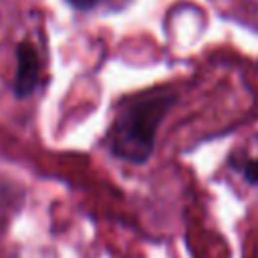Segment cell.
<instances>
[{"mask_svg": "<svg viewBox=\"0 0 258 258\" xmlns=\"http://www.w3.org/2000/svg\"><path fill=\"white\" fill-rule=\"evenodd\" d=\"M171 103L173 97L169 95H149L127 105L111 125L107 135L109 149L131 163L147 161L155 147L157 129Z\"/></svg>", "mask_w": 258, "mask_h": 258, "instance_id": "cell-1", "label": "cell"}, {"mask_svg": "<svg viewBox=\"0 0 258 258\" xmlns=\"http://www.w3.org/2000/svg\"><path fill=\"white\" fill-rule=\"evenodd\" d=\"M18 67L14 77V93L18 97H28L34 93L40 81V67H38V54L30 42H20L16 48Z\"/></svg>", "mask_w": 258, "mask_h": 258, "instance_id": "cell-2", "label": "cell"}, {"mask_svg": "<svg viewBox=\"0 0 258 258\" xmlns=\"http://www.w3.org/2000/svg\"><path fill=\"white\" fill-rule=\"evenodd\" d=\"M242 175L244 179L250 183V185H256L258 183V159H248L244 165H242Z\"/></svg>", "mask_w": 258, "mask_h": 258, "instance_id": "cell-3", "label": "cell"}, {"mask_svg": "<svg viewBox=\"0 0 258 258\" xmlns=\"http://www.w3.org/2000/svg\"><path fill=\"white\" fill-rule=\"evenodd\" d=\"M67 2L77 10H91L93 6H97L99 0H67Z\"/></svg>", "mask_w": 258, "mask_h": 258, "instance_id": "cell-4", "label": "cell"}]
</instances>
